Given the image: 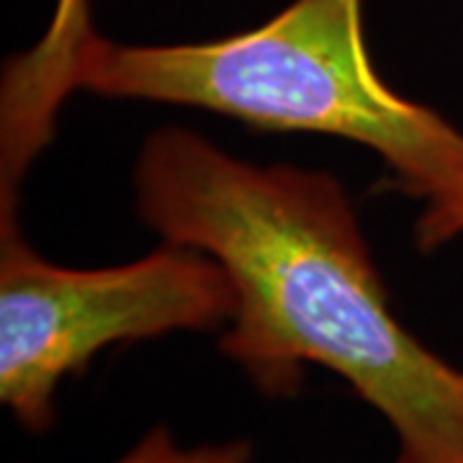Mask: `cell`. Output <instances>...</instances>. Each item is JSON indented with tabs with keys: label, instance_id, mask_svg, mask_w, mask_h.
Returning a JSON list of instances; mask_svg holds the SVG:
<instances>
[{
	"label": "cell",
	"instance_id": "1",
	"mask_svg": "<svg viewBox=\"0 0 463 463\" xmlns=\"http://www.w3.org/2000/svg\"><path fill=\"white\" fill-rule=\"evenodd\" d=\"M137 209L167 242L222 263L237 291L219 350L265 397L319 364L379 410L402 458L463 463V371L404 330L330 173L258 167L185 129L139 152Z\"/></svg>",
	"mask_w": 463,
	"mask_h": 463
},
{
	"label": "cell",
	"instance_id": "2",
	"mask_svg": "<svg viewBox=\"0 0 463 463\" xmlns=\"http://www.w3.org/2000/svg\"><path fill=\"white\" fill-rule=\"evenodd\" d=\"M67 88L345 137L381 155L402 191L425 201L463 175V134L381 80L361 0H294L263 26L206 44L124 47L90 32Z\"/></svg>",
	"mask_w": 463,
	"mask_h": 463
},
{
	"label": "cell",
	"instance_id": "3",
	"mask_svg": "<svg viewBox=\"0 0 463 463\" xmlns=\"http://www.w3.org/2000/svg\"><path fill=\"white\" fill-rule=\"evenodd\" d=\"M3 206L0 234V402L21 428L54 425V394L100 347L173 330H212L237 312L219 260L167 248L118 268L78 270L47 263Z\"/></svg>",
	"mask_w": 463,
	"mask_h": 463
},
{
	"label": "cell",
	"instance_id": "4",
	"mask_svg": "<svg viewBox=\"0 0 463 463\" xmlns=\"http://www.w3.org/2000/svg\"><path fill=\"white\" fill-rule=\"evenodd\" d=\"M93 32L88 0H57L47 33L32 52L16 57L5 72V93L24 111L39 116L57 114L70 93L67 75L78 47Z\"/></svg>",
	"mask_w": 463,
	"mask_h": 463
},
{
	"label": "cell",
	"instance_id": "5",
	"mask_svg": "<svg viewBox=\"0 0 463 463\" xmlns=\"http://www.w3.org/2000/svg\"><path fill=\"white\" fill-rule=\"evenodd\" d=\"M252 446L248 440L212 443V446L183 448L165 428L149 430L137 446L116 463H250Z\"/></svg>",
	"mask_w": 463,
	"mask_h": 463
},
{
	"label": "cell",
	"instance_id": "6",
	"mask_svg": "<svg viewBox=\"0 0 463 463\" xmlns=\"http://www.w3.org/2000/svg\"><path fill=\"white\" fill-rule=\"evenodd\" d=\"M463 232V175L448 191L428 201L417 219V242L422 250L440 248Z\"/></svg>",
	"mask_w": 463,
	"mask_h": 463
},
{
	"label": "cell",
	"instance_id": "7",
	"mask_svg": "<svg viewBox=\"0 0 463 463\" xmlns=\"http://www.w3.org/2000/svg\"><path fill=\"white\" fill-rule=\"evenodd\" d=\"M397 463H412V461H407V458H402V456H399V461Z\"/></svg>",
	"mask_w": 463,
	"mask_h": 463
}]
</instances>
